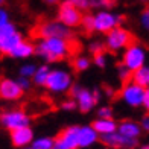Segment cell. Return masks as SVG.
<instances>
[{"mask_svg": "<svg viewBox=\"0 0 149 149\" xmlns=\"http://www.w3.org/2000/svg\"><path fill=\"white\" fill-rule=\"evenodd\" d=\"M70 43L64 38H40L38 44L35 46V53L43 58L46 63H55V61L64 59L70 53Z\"/></svg>", "mask_w": 149, "mask_h": 149, "instance_id": "6da1fadb", "label": "cell"}, {"mask_svg": "<svg viewBox=\"0 0 149 149\" xmlns=\"http://www.w3.org/2000/svg\"><path fill=\"white\" fill-rule=\"evenodd\" d=\"M70 91H72V97L76 102V107L82 113L91 111L94 108V105L99 102V97H100V93L97 90H88V88H84L81 85L70 87Z\"/></svg>", "mask_w": 149, "mask_h": 149, "instance_id": "7a4b0ae2", "label": "cell"}, {"mask_svg": "<svg viewBox=\"0 0 149 149\" xmlns=\"http://www.w3.org/2000/svg\"><path fill=\"white\" fill-rule=\"evenodd\" d=\"M94 18V32L108 33L111 29L117 28L123 23V15L113 12L110 9H99L96 14H93Z\"/></svg>", "mask_w": 149, "mask_h": 149, "instance_id": "3957f363", "label": "cell"}, {"mask_svg": "<svg viewBox=\"0 0 149 149\" xmlns=\"http://www.w3.org/2000/svg\"><path fill=\"white\" fill-rule=\"evenodd\" d=\"M105 35H107L105 37V47L110 52L125 50L132 43V33L128 29L122 28V26H117V28L111 29Z\"/></svg>", "mask_w": 149, "mask_h": 149, "instance_id": "277c9868", "label": "cell"}, {"mask_svg": "<svg viewBox=\"0 0 149 149\" xmlns=\"http://www.w3.org/2000/svg\"><path fill=\"white\" fill-rule=\"evenodd\" d=\"M44 87L50 93H55V94L65 93L72 87V74L64 69H53L47 76Z\"/></svg>", "mask_w": 149, "mask_h": 149, "instance_id": "5b68a950", "label": "cell"}, {"mask_svg": "<svg viewBox=\"0 0 149 149\" xmlns=\"http://www.w3.org/2000/svg\"><path fill=\"white\" fill-rule=\"evenodd\" d=\"M23 41V35L17 31L14 23H8L0 28V53L11 55V52Z\"/></svg>", "mask_w": 149, "mask_h": 149, "instance_id": "8992f818", "label": "cell"}, {"mask_svg": "<svg viewBox=\"0 0 149 149\" xmlns=\"http://www.w3.org/2000/svg\"><path fill=\"white\" fill-rule=\"evenodd\" d=\"M122 64L128 67L131 72L143 67L146 64V49L139 43H131L123 52Z\"/></svg>", "mask_w": 149, "mask_h": 149, "instance_id": "52a82bcc", "label": "cell"}, {"mask_svg": "<svg viewBox=\"0 0 149 149\" xmlns=\"http://www.w3.org/2000/svg\"><path fill=\"white\" fill-rule=\"evenodd\" d=\"M37 35L40 38H64L70 40L72 38V31L70 28H67L65 24H63L59 20H47L43 22L41 24H38L37 28Z\"/></svg>", "mask_w": 149, "mask_h": 149, "instance_id": "ba28073f", "label": "cell"}, {"mask_svg": "<svg viewBox=\"0 0 149 149\" xmlns=\"http://www.w3.org/2000/svg\"><path fill=\"white\" fill-rule=\"evenodd\" d=\"M82 11L78 9L74 5H72L69 0H63L58 8V20L67 28H78L81 26V20H82Z\"/></svg>", "mask_w": 149, "mask_h": 149, "instance_id": "9c48e42d", "label": "cell"}, {"mask_svg": "<svg viewBox=\"0 0 149 149\" xmlns=\"http://www.w3.org/2000/svg\"><path fill=\"white\" fill-rule=\"evenodd\" d=\"M0 125L8 131H14L23 126H29L31 117L23 110H9V111H5L0 116Z\"/></svg>", "mask_w": 149, "mask_h": 149, "instance_id": "30bf717a", "label": "cell"}, {"mask_svg": "<svg viewBox=\"0 0 149 149\" xmlns=\"http://www.w3.org/2000/svg\"><path fill=\"white\" fill-rule=\"evenodd\" d=\"M145 91H146L145 87H141L139 84L132 82V81H130V82H125V85L122 87L120 97H122V100H123L128 107L139 108V107L143 105Z\"/></svg>", "mask_w": 149, "mask_h": 149, "instance_id": "8fae6325", "label": "cell"}, {"mask_svg": "<svg viewBox=\"0 0 149 149\" xmlns=\"http://www.w3.org/2000/svg\"><path fill=\"white\" fill-rule=\"evenodd\" d=\"M99 140L110 149H135L139 146V139L125 137L117 131L111 134L99 135Z\"/></svg>", "mask_w": 149, "mask_h": 149, "instance_id": "7c38bea8", "label": "cell"}, {"mask_svg": "<svg viewBox=\"0 0 149 149\" xmlns=\"http://www.w3.org/2000/svg\"><path fill=\"white\" fill-rule=\"evenodd\" d=\"M23 90L18 85L17 79L5 78L0 81V97L5 100H17L22 97Z\"/></svg>", "mask_w": 149, "mask_h": 149, "instance_id": "4fadbf2b", "label": "cell"}, {"mask_svg": "<svg viewBox=\"0 0 149 149\" xmlns=\"http://www.w3.org/2000/svg\"><path fill=\"white\" fill-rule=\"evenodd\" d=\"M11 132V141L15 148H26V146H31L35 135H33V131L31 126H23V128H18V130L14 131H9Z\"/></svg>", "mask_w": 149, "mask_h": 149, "instance_id": "5bb4252c", "label": "cell"}, {"mask_svg": "<svg viewBox=\"0 0 149 149\" xmlns=\"http://www.w3.org/2000/svg\"><path fill=\"white\" fill-rule=\"evenodd\" d=\"M79 126H67L58 134V141H61L63 145H65L70 149H78L79 148Z\"/></svg>", "mask_w": 149, "mask_h": 149, "instance_id": "9a60e30c", "label": "cell"}, {"mask_svg": "<svg viewBox=\"0 0 149 149\" xmlns=\"http://www.w3.org/2000/svg\"><path fill=\"white\" fill-rule=\"evenodd\" d=\"M79 148H90L94 143H97L99 134L91 125H84L79 126Z\"/></svg>", "mask_w": 149, "mask_h": 149, "instance_id": "2e32d148", "label": "cell"}, {"mask_svg": "<svg viewBox=\"0 0 149 149\" xmlns=\"http://www.w3.org/2000/svg\"><path fill=\"white\" fill-rule=\"evenodd\" d=\"M141 126L137 123L135 120H123L117 123V132H120L125 137H131V139H139L141 134Z\"/></svg>", "mask_w": 149, "mask_h": 149, "instance_id": "e0dca14e", "label": "cell"}, {"mask_svg": "<svg viewBox=\"0 0 149 149\" xmlns=\"http://www.w3.org/2000/svg\"><path fill=\"white\" fill-rule=\"evenodd\" d=\"M91 126L97 131L99 135H104V134H111V132H116L117 131V122L111 119H100L97 117L96 120L91 123Z\"/></svg>", "mask_w": 149, "mask_h": 149, "instance_id": "ac0fdd59", "label": "cell"}, {"mask_svg": "<svg viewBox=\"0 0 149 149\" xmlns=\"http://www.w3.org/2000/svg\"><path fill=\"white\" fill-rule=\"evenodd\" d=\"M33 53H35V46H33L32 43H29V41H23L20 43L14 50L11 52V55L9 56H12V58H17V59H26V58H29V56H32Z\"/></svg>", "mask_w": 149, "mask_h": 149, "instance_id": "d6986e66", "label": "cell"}, {"mask_svg": "<svg viewBox=\"0 0 149 149\" xmlns=\"http://www.w3.org/2000/svg\"><path fill=\"white\" fill-rule=\"evenodd\" d=\"M49 73H50V69H49V65H40L37 67V70H35V74L32 76V82L35 84V85H46V81H47V76H49Z\"/></svg>", "mask_w": 149, "mask_h": 149, "instance_id": "ffe728a7", "label": "cell"}, {"mask_svg": "<svg viewBox=\"0 0 149 149\" xmlns=\"http://www.w3.org/2000/svg\"><path fill=\"white\" fill-rule=\"evenodd\" d=\"M148 70H149V67H146V65L140 67V69H137V70H134L132 76H131V81L146 88L148 87Z\"/></svg>", "mask_w": 149, "mask_h": 149, "instance_id": "44dd1931", "label": "cell"}, {"mask_svg": "<svg viewBox=\"0 0 149 149\" xmlns=\"http://www.w3.org/2000/svg\"><path fill=\"white\" fill-rule=\"evenodd\" d=\"M53 145H55V140L52 137H47V135H43V137L33 139L32 141V148L33 149H53Z\"/></svg>", "mask_w": 149, "mask_h": 149, "instance_id": "7402d4cb", "label": "cell"}, {"mask_svg": "<svg viewBox=\"0 0 149 149\" xmlns=\"http://www.w3.org/2000/svg\"><path fill=\"white\" fill-rule=\"evenodd\" d=\"M90 65H91V61H90V58H87L85 55L76 56L73 59V69L76 72H85V70H88Z\"/></svg>", "mask_w": 149, "mask_h": 149, "instance_id": "603a6c76", "label": "cell"}, {"mask_svg": "<svg viewBox=\"0 0 149 149\" xmlns=\"http://www.w3.org/2000/svg\"><path fill=\"white\" fill-rule=\"evenodd\" d=\"M90 8L94 9H111L114 5L117 3V0H88Z\"/></svg>", "mask_w": 149, "mask_h": 149, "instance_id": "cb8c5ba5", "label": "cell"}, {"mask_svg": "<svg viewBox=\"0 0 149 149\" xmlns=\"http://www.w3.org/2000/svg\"><path fill=\"white\" fill-rule=\"evenodd\" d=\"M81 26L85 32H94V18L93 14H85L82 15V20H81Z\"/></svg>", "mask_w": 149, "mask_h": 149, "instance_id": "d4e9b609", "label": "cell"}, {"mask_svg": "<svg viewBox=\"0 0 149 149\" xmlns=\"http://www.w3.org/2000/svg\"><path fill=\"white\" fill-rule=\"evenodd\" d=\"M35 70H37V65L29 63V64H23L22 67H20L18 73H20V76H23V78H29V79H32V76L35 74Z\"/></svg>", "mask_w": 149, "mask_h": 149, "instance_id": "484cf974", "label": "cell"}, {"mask_svg": "<svg viewBox=\"0 0 149 149\" xmlns=\"http://www.w3.org/2000/svg\"><path fill=\"white\" fill-rule=\"evenodd\" d=\"M117 74H119V79L122 82H130V79L132 76V72L128 69V67H125L123 64H120L117 67Z\"/></svg>", "mask_w": 149, "mask_h": 149, "instance_id": "4316f807", "label": "cell"}, {"mask_svg": "<svg viewBox=\"0 0 149 149\" xmlns=\"http://www.w3.org/2000/svg\"><path fill=\"white\" fill-rule=\"evenodd\" d=\"M107 61H108V58H107V55L104 52H99V53H96V55H93V64L97 65L99 69H104V67L107 65Z\"/></svg>", "mask_w": 149, "mask_h": 149, "instance_id": "83f0119b", "label": "cell"}, {"mask_svg": "<svg viewBox=\"0 0 149 149\" xmlns=\"http://www.w3.org/2000/svg\"><path fill=\"white\" fill-rule=\"evenodd\" d=\"M140 24L145 31H149V6L145 8L140 14Z\"/></svg>", "mask_w": 149, "mask_h": 149, "instance_id": "f1b7e54d", "label": "cell"}, {"mask_svg": "<svg viewBox=\"0 0 149 149\" xmlns=\"http://www.w3.org/2000/svg\"><path fill=\"white\" fill-rule=\"evenodd\" d=\"M97 117H100V119H111L113 117V108L111 107H100V108H97Z\"/></svg>", "mask_w": 149, "mask_h": 149, "instance_id": "f546056e", "label": "cell"}, {"mask_svg": "<svg viewBox=\"0 0 149 149\" xmlns=\"http://www.w3.org/2000/svg\"><path fill=\"white\" fill-rule=\"evenodd\" d=\"M69 2L72 5H74L78 9L81 11H87V9H90V2L88 0H69Z\"/></svg>", "mask_w": 149, "mask_h": 149, "instance_id": "4dcf8cb0", "label": "cell"}, {"mask_svg": "<svg viewBox=\"0 0 149 149\" xmlns=\"http://www.w3.org/2000/svg\"><path fill=\"white\" fill-rule=\"evenodd\" d=\"M104 47H105L104 43H100V41H93V43H90L88 49H90V52L93 53V55H96V53H99V52H104Z\"/></svg>", "mask_w": 149, "mask_h": 149, "instance_id": "1f68e13d", "label": "cell"}, {"mask_svg": "<svg viewBox=\"0 0 149 149\" xmlns=\"http://www.w3.org/2000/svg\"><path fill=\"white\" fill-rule=\"evenodd\" d=\"M11 22L9 20V12L6 11L3 6H0V28H3L5 24H8Z\"/></svg>", "mask_w": 149, "mask_h": 149, "instance_id": "d6a6232c", "label": "cell"}, {"mask_svg": "<svg viewBox=\"0 0 149 149\" xmlns=\"http://www.w3.org/2000/svg\"><path fill=\"white\" fill-rule=\"evenodd\" d=\"M17 82H18L20 87H22L23 91H28V90L31 88V85H32V81H31L29 78H23V76H18Z\"/></svg>", "mask_w": 149, "mask_h": 149, "instance_id": "836d02e7", "label": "cell"}, {"mask_svg": "<svg viewBox=\"0 0 149 149\" xmlns=\"http://www.w3.org/2000/svg\"><path fill=\"white\" fill-rule=\"evenodd\" d=\"M61 108H63V110H65V111H73L74 108H78V107H76L74 99H67V100H64V102L61 104Z\"/></svg>", "mask_w": 149, "mask_h": 149, "instance_id": "e575fe53", "label": "cell"}, {"mask_svg": "<svg viewBox=\"0 0 149 149\" xmlns=\"http://www.w3.org/2000/svg\"><path fill=\"white\" fill-rule=\"evenodd\" d=\"M140 126H141V130H143V131H148V132H149V114L141 119Z\"/></svg>", "mask_w": 149, "mask_h": 149, "instance_id": "d590c367", "label": "cell"}, {"mask_svg": "<svg viewBox=\"0 0 149 149\" xmlns=\"http://www.w3.org/2000/svg\"><path fill=\"white\" fill-rule=\"evenodd\" d=\"M145 108V110L149 113V88H146V91H145V97H143V105H141Z\"/></svg>", "mask_w": 149, "mask_h": 149, "instance_id": "8d00e7d4", "label": "cell"}, {"mask_svg": "<svg viewBox=\"0 0 149 149\" xmlns=\"http://www.w3.org/2000/svg\"><path fill=\"white\" fill-rule=\"evenodd\" d=\"M53 149H70V148H67L65 145H63L61 141L55 140V145H53Z\"/></svg>", "mask_w": 149, "mask_h": 149, "instance_id": "74e56055", "label": "cell"}, {"mask_svg": "<svg viewBox=\"0 0 149 149\" xmlns=\"http://www.w3.org/2000/svg\"><path fill=\"white\" fill-rule=\"evenodd\" d=\"M43 2H44L46 5L53 6V5H59V3H61V0H43Z\"/></svg>", "mask_w": 149, "mask_h": 149, "instance_id": "f35d334b", "label": "cell"}, {"mask_svg": "<svg viewBox=\"0 0 149 149\" xmlns=\"http://www.w3.org/2000/svg\"><path fill=\"white\" fill-rule=\"evenodd\" d=\"M105 94H107V96H113L114 91H113L111 88H107V90H105Z\"/></svg>", "mask_w": 149, "mask_h": 149, "instance_id": "ab89813d", "label": "cell"}, {"mask_svg": "<svg viewBox=\"0 0 149 149\" xmlns=\"http://www.w3.org/2000/svg\"><path fill=\"white\" fill-rule=\"evenodd\" d=\"M139 149H149V145H143V146H140Z\"/></svg>", "mask_w": 149, "mask_h": 149, "instance_id": "60d3db41", "label": "cell"}, {"mask_svg": "<svg viewBox=\"0 0 149 149\" xmlns=\"http://www.w3.org/2000/svg\"><path fill=\"white\" fill-rule=\"evenodd\" d=\"M5 3H6V0H0V6H3Z\"/></svg>", "mask_w": 149, "mask_h": 149, "instance_id": "b9f144b4", "label": "cell"}, {"mask_svg": "<svg viewBox=\"0 0 149 149\" xmlns=\"http://www.w3.org/2000/svg\"><path fill=\"white\" fill-rule=\"evenodd\" d=\"M148 88H149V70H148Z\"/></svg>", "mask_w": 149, "mask_h": 149, "instance_id": "7bdbcfd3", "label": "cell"}, {"mask_svg": "<svg viewBox=\"0 0 149 149\" xmlns=\"http://www.w3.org/2000/svg\"><path fill=\"white\" fill-rule=\"evenodd\" d=\"M22 149H33L32 146H26V148H22Z\"/></svg>", "mask_w": 149, "mask_h": 149, "instance_id": "ee69618b", "label": "cell"}, {"mask_svg": "<svg viewBox=\"0 0 149 149\" xmlns=\"http://www.w3.org/2000/svg\"><path fill=\"white\" fill-rule=\"evenodd\" d=\"M140 2H148V0H140Z\"/></svg>", "mask_w": 149, "mask_h": 149, "instance_id": "f6af8a7d", "label": "cell"}]
</instances>
